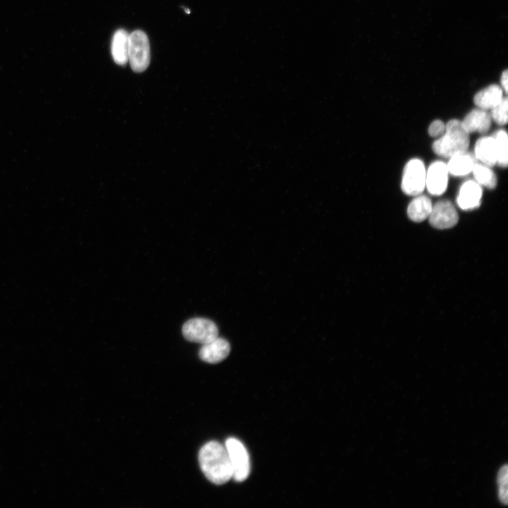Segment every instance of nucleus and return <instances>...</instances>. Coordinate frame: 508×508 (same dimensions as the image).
<instances>
[{"mask_svg": "<svg viewBox=\"0 0 508 508\" xmlns=\"http://www.w3.org/2000/svg\"><path fill=\"white\" fill-rule=\"evenodd\" d=\"M198 461L205 477L212 483L222 485L232 478V468L225 446L210 441L200 449Z\"/></svg>", "mask_w": 508, "mask_h": 508, "instance_id": "obj_1", "label": "nucleus"}, {"mask_svg": "<svg viewBox=\"0 0 508 508\" xmlns=\"http://www.w3.org/2000/svg\"><path fill=\"white\" fill-rule=\"evenodd\" d=\"M128 61L135 73L145 71L150 62V48L145 32L137 30L128 36Z\"/></svg>", "mask_w": 508, "mask_h": 508, "instance_id": "obj_3", "label": "nucleus"}, {"mask_svg": "<svg viewBox=\"0 0 508 508\" xmlns=\"http://www.w3.org/2000/svg\"><path fill=\"white\" fill-rule=\"evenodd\" d=\"M182 333L186 340L205 344L216 339L219 331L213 321L207 318H195L184 323Z\"/></svg>", "mask_w": 508, "mask_h": 508, "instance_id": "obj_5", "label": "nucleus"}, {"mask_svg": "<svg viewBox=\"0 0 508 508\" xmlns=\"http://www.w3.org/2000/svg\"><path fill=\"white\" fill-rule=\"evenodd\" d=\"M493 138L495 141L497 150V164L506 168L508 164V138L504 130H500L495 133Z\"/></svg>", "mask_w": 508, "mask_h": 508, "instance_id": "obj_18", "label": "nucleus"}, {"mask_svg": "<svg viewBox=\"0 0 508 508\" xmlns=\"http://www.w3.org/2000/svg\"><path fill=\"white\" fill-rule=\"evenodd\" d=\"M199 351L200 359L209 363H217L224 360L230 353V344L226 339L217 337L202 344Z\"/></svg>", "mask_w": 508, "mask_h": 508, "instance_id": "obj_9", "label": "nucleus"}, {"mask_svg": "<svg viewBox=\"0 0 508 508\" xmlns=\"http://www.w3.org/2000/svg\"><path fill=\"white\" fill-rule=\"evenodd\" d=\"M429 222L435 228L446 229L453 227L459 220L458 213L453 204L447 200H441L433 205Z\"/></svg>", "mask_w": 508, "mask_h": 508, "instance_id": "obj_7", "label": "nucleus"}, {"mask_svg": "<svg viewBox=\"0 0 508 508\" xmlns=\"http://www.w3.org/2000/svg\"><path fill=\"white\" fill-rule=\"evenodd\" d=\"M491 116L482 109H473L468 112L461 121L464 128L468 133H485L491 126Z\"/></svg>", "mask_w": 508, "mask_h": 508, "instance_id": "obj_11", "label": "nucleus"}, {"mask_svg": "<svg viewBox=\"0 0 508 508\" xmlns=\"http://www.w3.org/2000/svg\"><path fill=\"white\" fill-rule=\"evenodd\" d=\"M476 163L474 155L465 152L450 157L447 167L449 173L454 176H461L471 172Z\"/></svg>", "mask_w": 508, "mask_h": 508, "instance_id": "obj_15", "label": "nucleus"}, {"mask_svg": "<svg viewBox=\"0 0 508 508\" xmlns=\"http://www.w3.org/2000/svg\"><path fill=\"white\" fill-rule=\"evenodd\" d=\"M231 468L232 478L236 482L244 481L250 474V464L248 451L236 438L229 437L225 442Z\"/></svg>", "mask_w": 508, "mask_h": 508, "instance_id": "obj_4", "label": "nucleus"}, {"mask_svg": "<svg viewBox=\"0 0 508 508\" xmlns=\"http://www.w3.org/2000/svg\"><path fill=\"white\" fill-rule=\"evenodd\" d=\"M507 465L503 466L497 475V484L499 485V498L500 502L507 504Z\"/></svg>", "mask_w": 508, "mask_h": 508, "instance_id": "obj_20", "label": "nucleus"}, {"mask_svg": "<svg viewBox=\"0 0 508 508\" xmlns=\"http://www.w3.org/2000/svg\"><path fill=\"white\" fill-rule=\"evenodd\" d=\"M445 131V124L440 120L433 121L429 128L428 133L432 137H440Z\"/></svg>", "mask_w": 508, "mask_h": 508, "instance_id": "obj_21", "label": "nucleus"}, {"mask_svg": "<svg viewBox=\"0 0 508 508\" xmlns=\"http://www.w3.org/2000/svg\"><path fill=\"white\" fill-rule=\"evenodd\" d=\"M500 83L502 85V88L504 90L505 92H507V86H508V73L507 71L505 70L502 73V75L500 78Z\"/></svg>", "mask_w": 508, "mask_h": 508, "instance_id": "obj_22", "label": "nucleus"}, {"mask_svg": "<svg viewBox=\"0 0 508 508\" xmlns=\"http://www.w3.org/2000/svg\"><path fill=\"white\" fill-rule=\"evenodd\" d=\"M482 189L477 182L467 181L460 188L456 202L464 210L475 209L480 205Z\"/></svg>", "mask_w": 508, "mask_h": 508, "instance_id": "obj_10", "label": "nucleus"}, {"mask_svg": "<svg viewBox=\"0 0 508 508\" xmlns=\"http://www.w3.org/2000/svg\"><path fill=\"white\" fill-rule=\"evenodd\" d=\"M503 90L497 85H490L478 92L473 98L475 104L480 109H491L503 99Z\"/></svg>", "mask_w": 508, "mask_h": 508, "instance_id": "obj_14", "label": "nucleus"}, {"mask_svg": "<svg viewBox=\"0 0 508 508\" xmlns=\"http://www.w3.org/2000/svg\"><path fill=\"white\" fill-rule=\"evenodd\" d=\"M128 36L123 29L117 30L112 37L111 51L116 64L124 66L128 61Z\"/></svg>", "mask_w": 508, "mask_h": 508, "instance_id": "obj_13", "label": "nucleus"}, {"mask_svg": "<svg viewBox=\"0 0 508 508\" xmlns=\"http://www.w3.org/2000/svg\"><path fill=\"white\" fill-rule=\"evenodd\" d=\"M447 164L441 161H436L430 164L425 176V187L433 195H440L447 189L448 183Z\"/></svg>", "mask_w": 508, "mask_h": 508, "instance_id": "obj_8", "label": "nucleus"}, {"mask_svg": "<svg viewBox=\"0 0 508 508\" xmlns=\"http://www.w3.org/2000/svg\"><path fill=\"white\" fill-rule=\"evenodd\" d=\"M433 207L431 200L423 195H418L411 201L407 208L409 219L421 222L428 218Z\"/></svg>", "mask_w": 508, "mask_h": 508, "instance_id": "obj_16", "label": "nucleus"}, {"mask_svg": "<svg viewBox=\"0 0 508 508\" xmlns=\"http://www.w3.org/2000/svg\"><path fill=\"white\" fill-rule=\"evenodd\" d=\"M507 98L503 97L496 106L491 109V119L499 125H505L507 123Z\"/></svg>", "mask_w": 508, "mask_h": 508, "instance_id": "obj_19", "label": "nucleus"}, {"mask_svg": "<svg viewBox=\"0 0 508 508\" xmlns=\"http://www.w3.org/2000/svg\"><path fill=\"white\" fill-rule=\"evenodd\" d=\"M426 171L423 162L413 159L406 164L402 176L401 189L409 195H420L425 187Z\"/></svg>", "mask_w": 508, "mask_h": 508, "instance_id": "obj_6", "label": "nucleus"}, {"mask_svg": "<svg viewBox=\"0 0 508 508\" xmlns=\"http://www.w3.org/2000/svg\"><path fill=\"white\" fill-rule=\"evenodd\" d=\"M474 156L483 164L490 167L497 164V150L493 136L482 137L477 140Z\"/></svg>", "mask_w": 508, "mask_h": 508, "instance_id": "obj_12", "label": "nucleus"}, {"mask_svg": "<svg viewBox=\"0 0 508 508\" xmlns=\"http://www.w3.org/2000/svg\"><path fill=\"white\" fill-rule=\"evenodd\" d=\"M475 179L478 184L483 185L489 189H493L497 184V179L490 167L476 163L472 169Z\"/></svg>", "mask_w": 508, "mask_h": 508, "instance_id": "obj_17", "label": "nucleus"}, {"mask_svg": "<svg viewBox=\"0 0 508 508\" xmlns=\"http://www.w3.org/2000/svg\"><path fill=\"white\" fill-rule=\"evenodd\" d=\"M469 141V133L464 128L461 121L453 119L445 125L444 134L434 141L432 148L438 156L450 158L467 152Z\"/></svg>", "mask_w": 508, "mask_h": 508, "instance_id": "obj_2", "label": "nucleus"}]
</instances>
